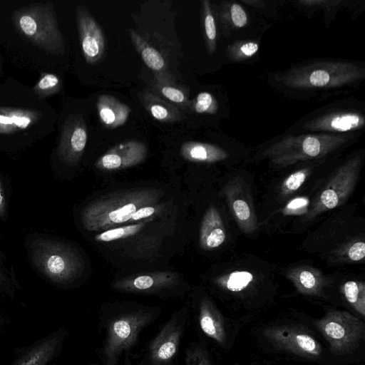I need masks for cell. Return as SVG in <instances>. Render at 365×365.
Here are the masks:
<instances>
[{"label": "cell", "instance_id": "cell-1", "mask_svg": "<svg viewBox=\"0 0 365 365\" xmlns=\"http://www.w3.org/2000/svg\"><path fill=\"white\" fill-rule=\"evenodd\" d=\"M158 309L120 306L103 309L98 318L102 335L100 365H119L138 344L143 331L160 315Z\"/></svg>", "mask_w": 365, "mask_h": 365}, {"label": "cell", "instance_id": "cell-2", "mask_svg": "<svg viewBox=\"0 0 365 365\" xmlns=\"http://www.w3.org/2000/svg\"><path fill=\"white\" fill-rule=\"evenodd\" d=\"M156 190L142 189L118 192L88 205L81 212L83 227L101 231L115 227L131 220L138 209L157 204Z\"/></svg>", "mask_w": 365, "mask_h": 365}, {"label": "cell", "instance_id": "cell-3", "mask_svg": "<svg viewBox=\"0 0 365 365\" xmlns=\"http://www.w3.org/2000/svg\"><path fill=\"white\" fill-rule=\"evenodd\" d=\"M13 21L16 30L33 44L52 54L63 53L64 38L51 3L21 7L14 12Z\"/></svg>", "mask_w": 365, "mask_h": 365}, {"label": "cell", "instance_id": "cell-4", "mask_svg": "<svg viewBox=\"0 0 365 365\" xmlns=\"http://www.w3.org/2000/svg\"><path fill=\"white\" fill-rule=\"evenodd\" d=\"M347 135L329 134L287 136L267 149L264 155L278 168L324 157L344 145Z\"/></svg>", "mask_w": 365, "mask_h": 365}, {"label": "cell", "instance_id": "cell-5", "mask_svg": "<svg viewBox=\"0 0 365 365\" xmlns=\"http://www.w3.org/2000/svg\"><path fill=\"white\" fill-rule=\"evenodd\" d=\"M364 76L356 66L344 62L311 63L287 73L282 81L294 88L335 87Z\"/></svg>", "mask_w": 365, "mask_h": 365}, {"label": "cell", "instance_id": "cell-6", "mask_svg": "<svg viewBox=\"0 0 365 365\" xmlns=\"http://www.w3.org/2000/svg\"><path fill=\"white\" fill-rule=\"evenodd\" d=\"M314 326L327 341L331 351L336 355L352 351L365 336L364 323L346 311L330 310L315 320Z\"/></svg>", "mask_w": 365, "mask_h": 365}, {"label": "cell", "instance_id": "cell-7", "mask_svg": "<svg viewBox=\"0 0 365 365\" xmlns=\"http://www.w3.org/2000/svg\"><path fill=\"white\" fill-rule=\"evenodd\" d=\"M189 318L187 308L174 313L147 344L137 365H178V355Z\"/></svg>", "mask_w": 365, "mask_h": 365}, {"label": "cell", "instance_id": "cell-8", "mask_svg": "<svg viewBox=\"0 0 365 365\" xmlns=\"http://www.w3.org/2000/svg\"><path fill=\"white\" fill-rule=\"evenodd\" d=\"M31 248L35 266L54 281L70 280L81 269V263L78 255L64 244L37 239L32 242Z\"/></svg>", "mask_w": 365, "mask_h": 365}, {"label": "cell", "instance_id": "cell-9", "mask_svg": "<svg viewBox=\"0 0 365 365\" xmlns=\"http://www.w3.org/2000/svg\"><path fill=\"white\" fill-rule=\"evenodd\" d=\"M361 159L352 158L339 167L317 196L306 220H310L324 212L341 205L354 191L359 177Z\"/></svg>", "mask_w": 365, "mask_h": 365}, {"label": "cell", "instance_id": "cell-10", "mask_svg": "<svg viewBox=\"0 0 365 365\" xmlns=\"http://www.w3.org/2000/svg\"><path fill=\"white\" fill-rule=\"evenodd\" d=\"M262 334L268 342L278 350L308 359H317L322 354L320 343L302 326L272 325L266 327Z\"/></svg>", "mask_w": 365, "mask_h": 365}, {"label": "cell", "instance_id": "cell-11", "mask_svg": "<svg viewBox=\"0 0 365 365\" xmlns=\"http://www.w3.org/2000/svg\"><path fill=\"white\" fill-rule=\"evenodd\" d=\"M76 24L82 53L89 64H96L103 58L106 49L104 33L84 6L76 9Z\"/></svg>", "mask_w": 365, "mask_h": 365}, {"label": "cell", "instance_id": "cell-12", "mask_svg": "<svg viewBox=\"0 0 365 365\" xmlns=\"http://www.w3.org/2000/svg\"><path fill=\"white\" fill-rule=\"evenodd\" d=\"M88 139L87 125L81 114L71 115L63 124L57 154L66 164L78 163Z\"/></svg>", "mask_w": 365, "mask_h": 365}, {"label": "cell", "instance_id": "cell-13", "mask_svg": "<svg viewBox=\"0 0 365 365\" xmlns=\"http://www.w3.org/2000/svg\"><path fill=\"white\" fill-rule=\"evenodd\" d=\"M192 317L204 336L222 348L227 346L228 335L225 320L208 297H202L196 304Z\"/></svg>", "mask_w": 365, "mask_h": 365}, {"label": "cell", "instance_id": "cell-14", "mask_svg": "<svg viewBox=\"0 0 365 365\" xmlns=\"http://www.w3.org/2000/svg\"><path fill=\"white\" fill-rule=\"evenodd\" d=\"M232 215L240 230L247 234L258 228L251 197L240 180H233L224 190Z\"/></svg>", "mask_w": 365, "mask_h": 365}, {"label": "cell", "instance_id": "cell-15", "mask_svg": "<svg viewBox=\"0 0 365 365\" xmlns=\"http://www.w3.org/2000/svg\"><path fill=\"white\" fill-rule=\"evenodd\" d=\"M147 155V147L141 141L128 140L112 147L96 163L99 169L113 170L130 168L143 162Z\"/></svg>", "mask_w": 365, "mask_h": 365}, {"label": "cell", "instance_id": "cell-16", "mask_svg": "<svg viewBox=\"0 0 365 365\" xmlns=\"http://www.w3.org/2000/svg\"><path fill=\"white\" fill-rule=\"evenodd\" d=\"M176 284L175 278L169 274H141L134 278L117 282V289L130 292L160 293L169 290Z\"/></svg>", "mask_w": 365, "mask_h": 365}, {"label": "cell", "instance_id": "cell-17", "mask_svg": "<svg viewBox=\"0 0 365 365\" xmlns=\"http://www.w3.org/2000/svg\"><path fill=\"white\" fill-rule=\"evenodd\" d=\"M287 277L300 294L309 296H322L327 285V280L320 270L308 266L292 268Z\"/></svg>", "mask_w": 365, "mask_h": 365}, {"label": "cell", "instance_id": "cell-18", "mask_svg": "<svg viewBox=\"0 0 365 365\" xmlns=\"http://www.w3.org/2000/svg\"><path fill=\"white\" fill-rule=\"evenodd\" d=\"M364 118L354 113H338L319 117L304 126L311 130L346 132L363 127Z\"/></svg>", "mask_w": 365, "mask_h": 365}, {"label": "cell", "instance_id": "cell-19", "mask_svg": "<svg viewBox=\"0 0 365 365\" xmlns=\"http://www.w3.org/2000/svg\"><path fill=\"white\" fill-rule=\"evenodd\" d=\"M96 108L101 123L111 129L123 125L128 120L131 112L128 106L107 94L98 96Z\"/></svg>", "mask_w": 365, "mask_h": 365}, {"label": "cell", "instance_id": "cell-20", "mask_svg": "<svg viewBox=\"0 0 365 365\" xmlns=\"http://www.w3.org/2000/svg\"><path fill=\"white\" fill-rule=\"evenodd\" d=\"M226 232L217 210L210 207L205 212L200 229V245L205 250L220 247L225 240Z\"/></svg>", "mask_w": 365, "mask_h": 365}, {"label": "cell", "instance_id": "cell-21", "mask_svg": "<svg viewBox=\"0 0 365 365\" xmlns=\"http://www.w3.org/2000/svg\"><path fill=\"white\" fill-rule=\"evenodd\" d=\"M41 117L37 110L0 108V133L9 134L25 130Z\"/></svg>", "mask_w": 365, "mask_h": 365}, {"label": "cell", "instance_id": "cell-22", "mask_svg": "<svg viewBox=\"0 0 365 365\" xmlns=\"http://www.w3.org/2000/svg\"><path fill=\"white\" fill-rule=\"evenodd\" d=\"M143 106L155 120L162 123L180 121L183 115L179 108L153 92H143L140 96Z\"/></svg>", "mask_w": 365, "mask_h": 365}, {"label": "cell", "instance_id": "cell-23", "mask_svg": "<svg viewBox=\"0 0 365 365\" xmlns=\"http://www.w3.org/2000/svg\"><path fill=\"white\" fill-rule=\"evenodd\" d=\"M180 153L187 160L195 163H215L225 160L227 153L212 144L188 141L180 147Z\"/></svg>", "mask_w": 365, "mask_h": 365}, {"label": "cell", "instance_id": "cell-24", "mask_svg": "<svg viewBox=\"0 0 365 365\" xmlns=\"http://www.w3.org/2000/svg\"><path fill=\"white\" fill-rule=\"evenodd\" d=\"M153 86L163 96L172 103L183 107L190 105L187 91L170 79L165 73L155 74Z\"/></svg>", "mask_w": 365, "mask_h": 365}, {"label": "cell", "instance_id": "cell-25", "mask_svg": "<svg viewBox=\"0 0 365 365\" xmlns=\"http://www.w3.org/2000/svg\"><path fill=\"white\" fill-rule=\"evenodd\" d=\"M131 41L143 62L155 72L164 71L165 62L160 52L134 30L129 32Z\"/></svg>", "mask_w": 365, "mask_h": 365}, {"label": "cell", "instance_id": "cell-26", "mask_svg": "<svg viewBox=\"0 0 365 365\" xmlns=\"http://www.w3.org/2000/svg\"><path fill=\"white\" fill-rule=\"evenodd\" d=\"M341 292L349 304L361 316H365V284L350 280L341 287Z\"/></svg>", "mask_w": 365, "mask_h": 365}, {"label": "cell", "instance_id": "cell-27", "mask_svg": "<svg viewBox=\"0 0 365 365\" xmlns=\"http://www.w3.org/2000/svg\"><path fill=\"white\" fill-rule=\"evenodd\" d=\"M254 277L247 271H235L218 277L215 283L222 289L240 293L245 291L252 282Z\"/></svg>", "mask_w": 365, "mask_h": 365}, {"label": "cell", "instance_id": "cell-28", "mask_svg": "<svg viewBox=\"0 0 365 365\" xmlns=\"http://www.w3.org/2000/svg\"><path fill=\"white\" fill-rule=\"evenodd\" d=\"M184 365H213L206 347L201 343L192 342L185 351Z\"/></svg>", "mask_w": 365, "mask_h": 365}, {"label": "cell", "instance_id": "cell-29", "mask_svg": "<svg viewBox=\"0 0 365 365\" xmlns=\"http://www.w3.org/2000/svg\"><path fill=\"white\" fill-rule=\"evenodd\" d=\"M145 225V222L113 227L96 235L95 239L99 242H111L125 238L138 233Z\"/></svg>", "mask_w": 365, "mask_h": 365}, {"label": "cell", "instance_id": "cell-30", "mask_svg": "<svg viewBox=\"0 0 365 365\" xmlns=\"http://www.w3.org/2000/svg\"><path fill=\"white\" fill-rule=\"evenodd\" d=\"M202 9L207 51L211 54L214 53L216 47L217 32L215 22L208 1L204 0L202 1Z\"/></svg>", "mask_w": 365, "mask_h": 365}, {"label": "cell", "instance_id": "cell-31", "mask_svg": "<svg viewBox=\"0 0 365 365\" xmlns=\"http://www.w3.org/2000/svg\"><path fill=\"white\" fill-rule=\"evenodd\" d=\"M61 88V81L54 73H42L34 87V91L39 98H45L56 93Z\"/></svg>", "mask_w": 365, "mask_h": 365}, {"label": "cell", "instance_id": "cell-32", "mask_svg": "<svg viewBox=\"0 0 365 365\" xmlns=\"http://www.w3.org/2000/svg\"><path fill=\"white\" fill-rule=\"evenodd\" d=\"M311 169L306 168L295 171L287 176L282 182L281 192L283 195H289L297 191L309 175Z\"/></svg>", "mask_w": 365, "mask_h": 365}, {"label": "cell", "instance_id": "cell-33", "mask_svg": "<svg viewBox=\"0 0 365 365\" xmlns=\"http://www.w3.org/2000/svg\"><path fill=\"white\" fill-rule=\"evenodd\" d=\"M193 109L200 114H214L217 110V103L211 93L203 91L196 96L193 102Z\"/></svg>", "mask_w": 365, "mask_h": 365}, {"label": "cell", "instance_id": "cell-34", "mask_svg": "<svg viewBox=\"0 0 365 365\" xmlns=\"http://www.w3.org/2000/svg\"><path fill=\"white\" fill-rule=\"evenodd\" d=\"M309 200L307 197H297L291 200L284 207V215H302L308 212Z\"/></svg>", "mask_w": 365, "mask_h": 365}, {"label": "cell", "instance_id": "cell-35", "mask_svg": "<svg viewBox=\"0 0 365 365\" xmlns=\"http://www.w3.org/2000/svg\"><path fill=\"white\" fill-rule=\"evenodd\" d=\"M346 258L352 262H359L364 258L365 243L356 241L351 243L345 250Z\"/></svg>", "mask_w": 365, "mask_h": 365}, {"label": "cell", "instance_id": "cell-36", "mask_svg": "<svg viewBox=\"0 0 365 365\" xmlns=\"http://www.w3.org/2000/svg\"><path fill=\"white\" fill-rule=\"evenodd\" d=\"M234 58L240 59L241 57H250L258 50L259 46L255 42H246L240 46H235Z\"/></svg>", "mask_w": 365, "mask_h": 365}, {"label": "cell", "instance_id": "cell-37", "mask_svg": "<svg viewBox=\"0 0 365 365\" xmlns=\"http://www.w3.org/2000/svg\"><path fill=\"white\" fill-rule=\"evenodd\" d=\"M230 16L234 25L242 28L245 26L247 21V14L242 6L237 4H234L230 8Z\"/></svg>", "mask_w": 365, "mask_h": 365}, {"label": "cell", "instance_id": "cell-38", "mask_svg": "<svg viewBox=\"0 0 365 365\" xmlns=\"http://www.w3.org/2000/svg\"><path fill=\"white\" fill-rule=\"evenodd\" d=\"M156 212V207L153 205L143 207L133 215L131 220L137 221L145 218H148L155 214Z\"/></svg>", "mask_w": 365, "mask_h": 365}, {"label": "cell", "instance_id": "cell-39", "mask_svg": "<svg viewBox=\"0 0 365 365\" xmlns=\"http://www.w3.org/2000/svg\"><path fill=\"white\" fill-rule=\"evenodd\" d=\"M6 199L2 187V184L0 179V217H4L6 213Z\"/></svg>", "mask_w": 365, "mask_h": 365}, {"label": "cell", "instance_id": "cell-40", "mask_svg": "<svg viewBox=\"0 0 365 365\" xmlns=\"http://www.w3.org/2000/svg\"><path fill=\"white\" fill-rule=\"evenodd\" d=\"M3 278V274H2V272H1V265H0V280Z\"/></svg>", "mask_w": 365, "mask_h": 365}]
</instances>
